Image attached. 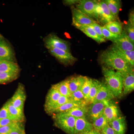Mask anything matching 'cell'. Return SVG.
I'll use <instances>...</instances> for the list:
<instances>
[{
  "label": "cell",
  "mask_w": 134,
  "mask_h": 134,
  "mask_svg": "<svg viewBox=\"0 0 134 134\" xmlns=\"http://www.w3.org/2000/svg\"><path fill=\"white\" fill-rule=\"evenodd\" d=\"M100 60L103 66L119 72L122 76L134 72V67L120 55L113 46L102 52Z\"/></svg>",
  "instance_id": "6da1fadb"
},
{
  "label": "cell",
  "mask_w": 134,
  "mask_h": 134,
  "mask_svg": "<svg viewBox=\"0 0 134 134\" xmlns=\"http://www.w3.org/2000/svg\"><path fill=\"white\" fill-rule=\"evenodd\" d=\"M105 85L115 97H121L122 94V76L119 72L104 66L102 68Z\"/></svg>",
  "instance_id": "7a4b0ae2"
},
{
  "label": "cell",
  "mask_w": 134,
  "mask_h": 134,
  "mask_svg": "<svg viewBox=\"0 0 134 134\" xmlns=\"http://www.w3.org/2000/svg\"><path fill=\"white\" fill-rule=\"evenodd\" d=\"M53 118L56 127L67 134H74L76 118L64 113L53 114Z\"/></svg>",
  "instance_id": "3957f363"
},
{
  "label": "cell",
  "mask_w": 134,
  "mask_h": 134,
  "mask_svg": "<svg viewBox=\"0 0 134 134\" xmlns=\"http://www.w3.org/2000/svg\"><path fill=\"white\" fill-rule=\"evenodd\" d=\"M95 19L102 24L105 25L109 22L115 21L116 17L110 11L104 1L96 2L94 10Z\"/></svg>",
  "instance_id": "277c9868"
},
{
  "label": "cell",
  "mask_w": 134,
  "mask_h": 134,
  "mask_svg": "<svg viewBox=\"0 0 134 134\" xmlns=\"http://www.w3.org/2000/svg\"><path fill=\"white\" fill-rule=\"evenodd\" d=\"M45 46L48 50L57 48L70 53V45L68 41L60 38L55 34H49L43 40Z\"/></svg>",
  "instance_id": "5b68a950"
},
{
  "label": "cell",
  "mask_w": 134,
  "mask_h": 134,
  "mask_svg": "<svg viewBox=\"0 0 134 134\" xmlns=\"http://www.w3.org/2000/svg\"><path fill=\"white\" fill-rule=\"evenodd\" d=\"M111 100L93 103L90 104L89 106L88 105L86 117V118H88L87 119H88L92 122L103 115L105 107L108 105Z\"/></svg>",
  "instance_id": "8992f818"
},
{
  "label": "cell",
  "mask_w": 134,
  "mask_h": 134,
  "mask_svg": "<svg viewBox=\"0 0 134 134\" xmlns=\"http://www.w3.org/2000/svg\"><path fill=\"white\" fill-rule=\"evenodd\" d=\"M72 24L76 28L81 26H90L97 23L94 19L82 13L76 8L72 7Z\"/></svg>",
  "instance_id": "52a82bcc"
},
{
  "label": "cell",
  "mask_w": 134,
  "mask_h": 134,
  "mask_svg": "<svg viewBox=\"0 0 134 134\" xmlns=\"http://www.w3.org/2000/svg\"><path fill=\"white\" fill-rule=\"evenodd\" d=\"M26 98L24 86L22 83H19L14 94L9 100L13 106L23 111Z\"/></svg>",
  "instance_id": "ba28073f"
},
{
  "label": "cell",
  "mask_w": 134,
  "mask_h": 134,
  "mask_svg": "<svg viewBox=\"0 0 134 134\" xmlns=\"http://www.w3.org/2000/svg\"><path fill=\"white\" fill-rule=\"evenodd\" d=\"M48 50L52 55L64 65H72L76 61V58L71 53L57 48H50Z\"/></svg>",
  "instance_id": "9c48e42d"
},
{
  "label": "cell",
  "mask_w": 134,
  "mask_h": 134,
  "mask_svg": "<svg viewBox=\"0 0 134 134\" xmlns=\"http://www.w3.org/2000/svg\"><path fill=\"white\" fill-rule=\"evenodd\" d=\"M114 46L122 51H132L134 49V43H132L124 30L119 38L114 42Z\"/></svg>",
  "instance_id": "30bf717a"
},
{
  "label": "cell",
  "mask_w": 134,
  "mask_h": 134,
  "mask_svg": "<svg viewBox=\"0 0 134 134\" xmlns=\"http://www.w3.org/2000/svg\"><path fill=\"white\" fill-rule=\"evenodd\" d=\"M96 1L81 0L76 4V8L86 16L93 19Z\"/></svg>",
  "instance_id": "8fae6325"
},
{
  "label": "cell",
  "mask_w": 134,
  "mask_h": 134,
  "mask_svg": "<svg viewBox=\"0 0 134 134\" xmlns=\"http://www.w3.org/2000/svg\"><path fill=\"white\" fill-rule=\"evenodd\" d=\"M15 58L13 49L4 40L0 41V62L3 60L15 62Z\"/></svg>",
  "instance_id": "7c38bea8"
},
{
  "label": "cell",
  "mask_w": 134,
  "mask_h": 134,
  "mask_svg": "<svg viewBox=\"0 0 134 134\" xmlns=\"http://www.w3.org/2000/svg\"><path fill=\"white\" fill-rule=\"evenodd\" d=\"M103 115L108 123L122 116L119 107L112 100L105 107Z\"/></svg>",
  "instance_id": "4fadbf2b"
},
{
  "label": "cell",
  "mask_w": 134,
  "mask_h": 134,
  "mask_svg": "<svg viewBox=\"0 0 134 134\" xmlns=\"http://www.w3.org/2000/svg\"><path fill=\"white\" fill-rule=\"evenodd\" d=\"M93 129L92 123L86 118H77L75 123L74 134H85Z\"/></svg>",
  "instance_id": "5bb4252c"
},
{
  "label": "cell",
  "mask_w": 134,
  "mask_h": 134,
  "mask_svg": "<svg viewBox=\"0 0 134 134\" xmlns=\"http://www.w3.org/2000/svg\"><path fill=\"white\" fill-rule=\"evenodd\" d=\"M115 97L113 95V93L105 84L102 83L100 88L93 103L110 101L112 100Z\"/></svg>",
  "instance_id": "9a60e30c"
},
{
  "label": "cell",
  "mask_w": 134,
  "mask_h": 134,
  "mask_svg": "<svg viewBox=\"0 0 134 134\" xmlns=\"http://www.w3.org/2000/svg\"><path fill=\"white\" fill-rule=\"evenodd\" d=\"M86 76L81 75L71 77L68 80L70 91L71 93L81 90L83 85Z\"/></svg>",
  "instance_id": "2e32d148"
},
{
  "label": "cell",
  "mask_w": 134,
  "mask_h": 134,
  "mask_svg": "<svg viewBox=\"0 0 134 134\" xmlns=\"http://www.w3.org/2000/svg\"><path fill=\"white\" fill-rule=\"evenodd\" d=\"M109 125L117 134H125L126 130L127 125L126 118L121 116L111 122Z\"/></svg>",
  "instance_id": "e0dca14e"
},
{
  "label": "cell",
  "mask_w": 134,
  "mask_h": 134,
  "mask_svg": "<svg viewBox=\"0 0 134 134\" xmlns=\"http://www.w3.org/2000/svg\"><path fill=\"white\" fill-rule=\"evenodd\" d=\"M9 115L12 120L23 122L25 120V116L23 111L15 108L11 104L8 100L6 103Z\"/></svg>",
  "instance_id": "ac0fdd59"
},
{
  "label": "cell",
  "mask_w": 134,
  "mask_h": 134,
  "mask_svg": "<svg viewBox=\"0 0 134 134\" xmlns=\"http://www.w3.org/2000/svg\"><path fill=\"white\" fill-rule=\"evenodd\" d=\"M122 76V94L130 93L134 90V72H131Z\"/></svg>",
  "instance_id": "d6986e66"
},
{
  "label": "cell",
  "mask_w": 134,
  "mask_h": 134,
  "mask_svg": "<svg viewBox=\"0 0 134 134\" xmlns=\"http://www.w3.org/2000/svg\"><path fill=\"white\" fill-rule=\"evenodd\" d=\"M20 68L15 62L9 61L0 62V72L19 73Z\"/></svg>",
  "instance_id": "ffe728a7"
},
{
  "label": "cell",
  "mask_w": 134,
  "mask_h": 134,
  "mask_svg": "<svg viewBox=\"0 0 134 134\" xmlns=\"http://www.w3.org/2000/svg\"><path fill=\"white\" fill-rule=\"evenodd\" d=\"M77 29L83 32L89 37L94 40L96 42L99 43L105 42L106 40L98 36L95 32L93 28L90 26H81L76 27Z\"/></svg>",
  "instance_id": "44dd1931"
},
{
  "label": "cell",
  "mask_w": 134,
  "mask_h": 134,
  "mask_svg": "<svg viewBox=\"0 0 134 134\" xmlns=\"http://www.w3.org/2000/svg\"><path fill=\"white\" fill-rule=\"evenodd\" d=\"M88 106H81L71 108L65 112L62 113L75 118H86Z\"/></svg>",
  "instance_id": "7402d4cb"
},
{
  "label": "cell",
  "mask_w": 134,
  "mask_h": 134,
  "mask_svg": "<svg viewBox=\"0 0 134 134\" xmlns=\"http://www.w3.org/2000/svg\"><path fill=\"white\" fill-rule=\"evenodd\" d=\"M61 96L58 90L53 86H52L46 97L45 108H47L57 101Z\"/></svg>",
  "instance_id": "603a6c76"
},
{
  "label": "cell",
  "mask_w": 134,
  "mask_h": 134,
  "mask_svg": "<svg viewBox=\"0 0 134 134\" xmlns=\"http://www.w3.org/2000/svg\"><path fill=\"white\" fill-rule=\"evenodd\" d=\"M102 83L96 79H92V84L88 97V105L93 103L99 90L101 86Z\"/></svg>",
  "instance_id": "cb8c5ba5"
},
{
  "label": "cell",
  "mask_w": 134,
  "mask_h": 134,
  "mask_svg": "<svg viewBox=\"0 0 134 134\" xmlns=\"http://www.w3.org/2000/svg\"><path fill=\"white\" fill-rule=\"evenodd\" d=\"M53 86L58 90L62 96L70 98L71 93L70 91L67 79Z\"/></svg>",
  "instance_id": "d4e9b609"
},
{
  "label": "cell",
  "mask_w": 134,
  "mask_h": 134,
  "mask_svg": "<svg viewBox=\"0 0 134 134\" xmlns=\"http://www.w3.org/2000/svg\"><path fill=\"white\" fill-rule=\"evenodd\" d=\"M104 1L107 5L112 14L116 17L119 14L121 8L120 1L119 0H105Z\"/></svg>",
  "instance_id": "484cf974"
},
{
  "label": "cell",
  "mask_w": 134,
  "mask_h": 134,
  "mask_svg": "<svg viewBox=\"0 0 134 134\" xmlns=\"http://www.w3.org/2000/svg\"><path fill=\"white\" fill-rule=\"evenodd\" d=\"M70 100L73 102L82 105L88 106V102L81 90H78L71 93Z\"/></svg>",
  "instance_id": "4316f807"
},
{
  "label": "cell",
  "mask_w": 134,
  "mask_h": 134,
  "mask_svg": "<svg viewBox=\"0 0 134 134\" xmlns=\"http://www.w3.org/2000/svg\"><path fill=\"white\" fill-rule=\"evenodd\" d=\"M104 26L108 31L112 33L120 35L122 31V24L116 21L109 22L105 25Z\"/></svg>",
  "instance_id": "83f0119b"
},
{
  "label": "cell",
  "mask_w": 134,
  "mask_h": 134,
  "mask_svg": "<svg viewBox=\"0 0 134 134\" xmlns=\"http://www.w3.org/2000/svg\"><path fill=\"white\" fill-rule=\"evenodd\" d=\"M115 50L129 63L134 67V50L132 51H122L119 50L113 46Z\"/></svg>",
  "instance_id": "f1b7e54d"
},
{
  "label": "cell",
  "mask_w": 134,
  "mask_h": 134,
  "mask_svg": "<svg viewBox=\"0 0 134 134\" xmlns=\"http://www.w3.org/2000/svg\"><path fill=\"white\" fill-rule=\"evenodd\" d=\"M70 100V98L61 96L57 101L47 108H45V111L48 114H52L53 111Z\"/></svg>",
  "instance_id": "f546056e"
},
{
  "label": "cell",
  "mask_w": 134,
  "mask_h": 134,
  "mask_svg": "<svg viewBox=\"0 0 134 134\" xmlns=\"http://www.w3.org/2000/svg\"><path fill=\"white\" fill-rule=\"evenodd\" d=\"M92 125L94 129L100 132L103 129L109 125V123L106 118L103 114L93 121Z\"/></svg>",
  "instance_id": "4dcf8cb0"
},
{
  "label": "cell",
  "mask_w": 134,
  "mask_h": 134,
  "mask_svg": "<svg viewBox=\"0 0 134 134\" xmlns=\"http://www.w3.org/2000/svg\"><path fill=\"white\" fill-rule=\"evenodd\" d=\"M81 106L85 105H81L75 103L70 100V101L65 103L64 104L60 107L59 108L53 111L52 113V114H55L65 112L74 107H76Z\"/></svg>",
  "instance_id": "1f68e13d"
},
{
  "label": "cell",
  "mask_w": 134,
  "mask_h": 134,
  "mask_svg": "<svg viewBox=\"0 0 134 134\" xmlns=\"http://www.w3.org/2000/svg\"><path fill=\"white\" fill-rule=\"evenodd\" d=\"M19 73L0 72V84L12 82L18 78Z\"/></svg>",
  "instance_id": "d6a6232c"
},
{
  "label": "cell",
  "mask_w": 134,
  "mask_h": 134,
  "mask_svg": "<svg viewBox=\"0 0 134 134\" xmlns=\"http://www.w3.org/2000/svg\"><path fill=\"white\" fill-rule=\"evenodd\" d=\"M92 84V79L86 77L83 85H82L81 88V90L83 93L84 96L87 100V102H88V97L89 93Z\"/></svg>",
  "instance_id": "836d02e7"
},
{
  "label": "cell",
  "mask_w": 134,
  "mask_h": 134,
  "mask_svg": "<svg viewBox=\"0 0 134 134\" xmlns=\"http://www.w3.org/2000/svg\"><path fill=\"white\" fill-rule=\"evenodd\" d=\"M22 125V122H15L7 126L0 127V134H8L15 129Z\"/></svg>",
  "instance_id": "e575fe53"
},
{
  "label": "cell",
  "mask_w": 134,
  "mask_h": 134,
  "mask_svg": "<svg viewBox=\"0 0 134 134\" xmlns=\"http://www.w3.org/2000/svg\"><path fill=\"white\" fill-rule=\"evenodd\" d=\"M101 30L102 34L105 40H110L114 43L115 40L119 38L120 35H117L112 33L108 31L104 26H101Z\"/></svg>",
  "instance_id": "d590c367"
},
{
  "label": "cell",
  "mask_w": 134,
  "mask_h": 134,
  "mask_svg": "<svg viewBox=\"0 0 134 134\" xmlns=\"http://www.w3.org/2000/svg\"><path fill=\"white\" fill-rule=\"evenodd\" d=\"M124 30L132 43H134V26L128 22L125 25Z\"/></svg>",
  "instance_id": "8d00e7d4"
},
{
  "label": "cell",
  "mask_w": 134,
  "mask_h": 134,
  "mask_svg": "<svg viewBox=\"0 0 134 134\" xmlns=\"http://www.w3.org/2000/svg\"><path fill=\"white\" fill-rule=\"evenodd\" d=\"M8 119L12 120L9 115L8 110L6 104H5L2 108L0 109V119Z\"/></svg>",
  "instance_id": "74e56055"
},
{
  "label": "cell",
  "mask_w": 134,
  "mask_h": 134,
  "mask_svg": "<svg viewBox=\"0 0 134 134\" xmlns=\"http://www.w3.org/2000/svg\"><path fill=\"white\" fill-rule=\"evenodd\" d=\"M90 26L93 28V30L99 36H100L102 38L105 39L102 34L101 26H100L99 24L97 23H94L91 25H90Z\"/></svg>",
  "instance_id": "f35d334b"
},
{
  "label": "cell",
  "mask_w": 134,
  "mask_h": 134,
  "mask_svg": "<svg viewBox=\"0 0 134 134\" xmlns=\"http://www.w3.org/2000/svg\"><path fill=\"white\" fill-rule=\"evenodd\" d=\"M8 134H26V133L23 125L15 129Z\"/></svg>",
  "instance_id": "ab89813d"
},
{
  "label": "cell",
  "mask_w": 134,
  "mask_h": 134,
  "mask_svg": "<svg viewBox=\"0 0 134 134\" xmlns=\"http://www.w3.org/2000/svg\"><path fill=\"white\" fill-rule=\"evenodd\" d=\"M101 134H117L108 125L100 132Z\"/></svg>",
  "instance_id": "60d3db41"
},
{
  "label": "cell",
  "mask_w": 134,
  "mask_h": 134,
  "mask_svg": "<svg viewBox=\"0 0 134 134\" xmlns=\"http://www.w3.org/2000/svg\"><path fill=\"white\" fill-rule=\"evenodd\" d=\"M16 122V121L8 119H0V127L4 126L9 125L10 124H12L13 122Z\"/></svg>",
  "instance_id": "b9f144b4"
},
{
  "label": "cell",
  "mask_w": 134,
  "mask_h": 134,
  "mask_svg": "<svg viewBox=\"0 0 134 134\" xmlns=\"http://www.w3.org/2000/svg\"><path fill=\"white\" fill-rule=\"evenodd\" d=\"M79 1L77 0H66L63 1L64 4L67 5H72L76 4Z\"/></svg>",
  "instance_id": "7bdbcfd3"
},
{
  "label": "cell",
  "mask_w": 134,
  "mask_h": 134,
  "mask_svg": "<svg viewBox=\"0 0 134 134\" xmlns=\"http://www.w3.org/2000/svg\"><path fill=\"white\" fill-rule=\"evenodd\" d=\"M128 22H129L130 24L134 26V11H132V12H130V14L129 20Z\"/></svg>",
  "instance_id": "ee69618b"
},
{
  "label": "cell",
  "mask_w": 134,
  "mask_h": 134,
  "mask_svg": "<svg viewBox=\"0 0 134 134\" xmlns=\"http://www.w3.org/2000/svg\"><path fill=\"white\" fill-rule=\"evenodd\" d=\"M85 134H101L100 132L93 129L90 132L86 133Z\"/></svg>",
  "instance_id": "f6af8a7d"
},
{
  "label": "cell",
  "mask_w": 134,
  "mask_h": 134,
  "mask_svg": "<svg viewBox=\"0 0 134 134\" xmlns=\"http://www.w3.org/2000/svg\"><path fill=\"white\" fill-rule=\"evenodd\" d=\"M3 40V37L1 34H0V41Z\"/></svg>",
  "instance_id": "bcb514c9"
}]
</instances>
